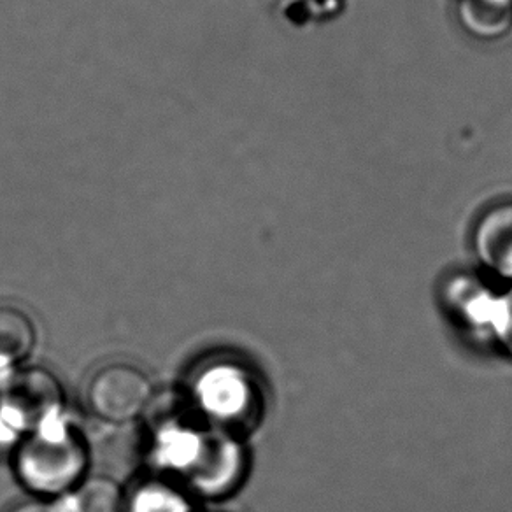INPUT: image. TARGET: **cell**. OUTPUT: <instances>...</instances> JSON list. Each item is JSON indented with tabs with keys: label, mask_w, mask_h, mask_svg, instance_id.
Wrapping results in <instances>:
<instances>
[{
	"label": "cell",
	"mask_w": 512,
	"mask_h": 512,
	"mask_svg": "<svg viewBox=\"0 0 512 512\" xmlns=\"http://www.w3.org/2000/svg\"><path fill=\"white\" fill-rule=\"evenodd\" d=\"M18 481L37 498H62L86 479L85 437L62 413L44 421L13 451Z\"/></svg>",
	"instance_id": "cell-1"
},
{
	"label": "cell",
	"mask_w": 512,
	"mask_h": 512,
	"mask_svg": "<svg viewBox=\"0 0 512 512\" xmlns=\"http://www.w3.org/2000/svg\"><path fill=\"white\" fill-rule=\"evenodd\" d=\"M192 402L207 425L241 435L260 420L264 393L246 363L216 358L195 372Z\"/></svg>",
	"instance_id": "cell-2"
},
{
	"label": "cell",
	"mask_w": 512,
	"mask_h": 512,
	"mask_svg": "<svg viewBox=\"0 0 512 512\" xmlns=\"http://www.w3.org/2000/svg\"><path fill=\"white\" fill-rule=\"evenodd\" d=\"M85 400L95 418L123 425L143 416L153 400V383L132 363H107L90 377Z\"/></svg>",
	"instance_id": "cell-3"
},
{
	"label": "cell",
	"mask_w": 512,
	"mask_h": 512,
	"mask_svg": "<svg viewBox=\"0 0 512 512\" xmlns=\"http://www.w3.org/2000/svg\"><path fill=\"white\" fill-rule=\"evenodd\" d=\"M0 409L8 414L25 437L44 421L65 413L62 383L44 367H20L13 381L0 395Z\"/></svg>",
	"instance_id": "cell-4"
},
{
	"label": "cell",
	"mask_w": 512,
	"mask_h": 512,
	"mask_svg": "<svg viewBox=\"0 0 512 512\" xmlns=\"http://www.w3.org/2000/svg\"><path fill=\"white\" fill-rule=\"evenodd\" d=\"M248 465V449L241 435L211 427L206 455L183 490L209 500H221L241 486L248 474Z\"/></svg>",
	"instance_id": "cell-5"
},
{
	"label": "cell",
	"mask_w": 512,
	"mask_h": 512,
	"mask_svg": "<svg viewBox=\"0 0 512 512\" xmlns=\"http://www.w3.org/2000/svg\"><path fill=\"white\" fill-rule=\"evenodd\" d=\"M209 425H192L185 421H167L158 428L151 441V462L158 469L186 483L197 470L209 442Z\"/></svg>",
	"instance_id": "cell-6"
},
{
	"label": "cell",
	"mask_w": 512,
	"mask_h": 512,
	"mask_svg": "<svg viewBox=\"0 0 512 512\" xmlns=\"http://www.w3.org/2000/svg\"><path fill=\"white\" fill-rule=\"evenodd\" d=\"M442 297L444 306L460 327L490 339L491 320L497 306V290H493L484 279L462 272L448 279Z\"/></svg>",
	"instance_id": "cell-7"
},
{
	"label": "cell",
	"mask_w": 512,
	"mask_h": 512,
	"mask_svg": "<svg viewBox=\"0 0 512 512\" xmlns=\"http://www.w3.org/2000/svg\"><path fill=\"white\" fill-rule=\"evenodd\" d=\"M472 249L486 271L512 285V202L490 207L479 218Z\"/></svg>",
	"instance_id": "cell-8"
},
{
	"label": "cell",
	"mask_w": 512,
	"mask_h": 512,
	"mask_svg": "<svg viewBox=\"0 0 512 512\" xmlns=\"http://www.w3.org/2000/svg\"><path fill=\"white\" fill-rule=\"evenodd\" d=\"M458 23L483 43H495L512 30V0H458Z\"/></svg>",
	"instance_id": "cell-9"
},
{
	"label": "cell",
	"mask_w": 512,
	"mask_h": 512,
	"mask_svg": "<svg viewBox=\"0 0 512 512\" xmlns=\"http://www.w3.org/2000/svg\"><path fill=\"white\" fill-rule=\"evenodd\" d=\"M37 330L34 321L23 309L0 306V358L20 367L36 348Z\"/></svg>",
	"instance_id": "cell-10"
},
{
	"label": "cell",
	"mask_w": 512,
	"mask_h": 512,
	"mask_svg": "<svg viewBox=\"0 0 512 512\" xmlns=\"http://www.w3.org/2000/svg\"><path fill=\"white\" fill-rule=\"evenodd\" d=\"M125 512H193V504L178 484L150 479L125 493Z\"/></svg>",
	"instance_id": "cell-11"
},
{
	"label": "cell",
	"mask_w": 512,
	"mask_h": 512,
	"mask_svg": "<svg viewBox=\"0 0 512 512\" xmlns=\"http://www.w3.org/2000/svg\"><path fill=\"white\" fill-rule=\"evenodd\" d=\"M62 498L69 512H125V491L109 477L86 476L78 488Z\"/></svg>",
	"instance_id": "cell-12"
},
{
	"label": "cell",
	"mask_w": 512,
	"mask_h": 512,
	"mask_svg": "<svg viewBox=\"0 0 512 512\" xmlns=\"http://www.w3.org/2000/svg\"><path fill=\"white\" fill-rule=\"evenodd\" d=\"M490 341L512 360V285L498 292L497 306L491 320Z\"/></svg>",
	"instance_id": "cell-13"
},
{
	"label": "cell",
	"mask_w": 512,
	"mask_h": 512,
	"mask_svg": "<svg viewBox=\"0 0 512 512\" xmlns=\"http://www.w3.org/2000/svg\"><path fill=\"white\" fill-rule=\"evenodd\" d=\"M8 512H69L64 498H30L16 504Z\"/></svg>",
	"instance_id": "cell-14"
},
{
	"label": "cell",
	"mask_w": 512,
	"mask_h": 512,
	"mask_svg": "<svg viewBox=\"0 0 512 512\" xmlns=\"http://www.w3.org/2000/svg\"><path fill=\"white\" fill-rule=\"evenodd\" d=\"M23 439L25 434L22 430L0 409V451H15Z\"/></svg>",
	"instance_id": "cell-15"
},
{
	"label": "cell",
	"mask_w": 512,
	"mask_h": 512,
	"mask_svg": "<svg viewBox=\"0 0 512 512\" xmlns=\"http://www.w3.org/2000/svg\"><path fill=\"white\" fill-rule=\"evenodd\" d=\"M18 369H20V367H16L13 363L6 362V360L0 358V395L6 392V388H8L11 381H13V377H15Z\"/></svg>",
	"instance_id": "cell-16"
}]
</instances>
